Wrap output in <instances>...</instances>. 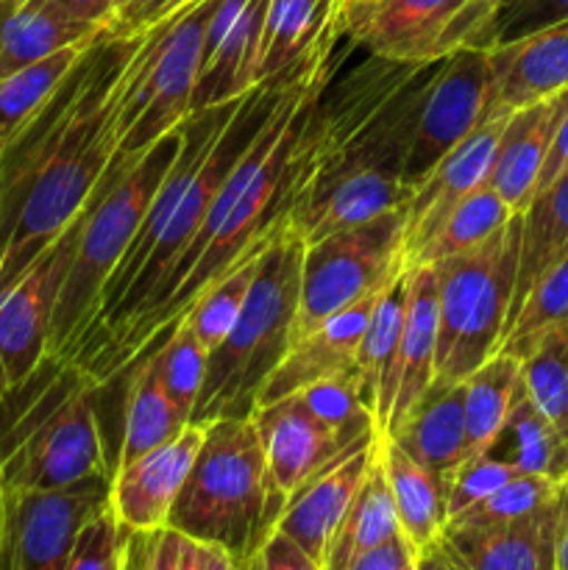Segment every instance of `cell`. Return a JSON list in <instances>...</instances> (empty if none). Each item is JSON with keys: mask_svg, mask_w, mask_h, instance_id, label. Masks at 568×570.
<instances>
[{"mask_svg": "<svg viewBox=\"0 0 568 570\" xmlns=\"http://www.w3.org/2000/svg\"><path fill=\"white\" fill-rule=\"evenodd\" d=\"M143 33H100L53 98L0 148V289L87 209L117 148V106Z\"/></svg>", "mask_w": 568, "mask_h": 570, "instance_id": "1", "label": "cell"}, {"mask_svg": "<svg viewBox=\"0 0 568 570\" xmlns=\"http://www.w3.org/2000/svg\"><path fill=\"white\" fill-rule=\"evenodd\" d=\"M98 390L81 367L45 356L33 376L0 401L3 499L111 476L95 412Z\"/></svg>", "mask_w": 568, "mask_h": 570, "instance_id": "2", "label": "cell"}, {"mask_svg": "<svg viewBox=\"0 0 568 570\" xmlns=\"http://www.w3.org/2000/svg\"><path fill=\"white\" fill-rule=\"evenodd\" d=\"M184 142V122L159 139L143 159L115 178L104 193H95L84 209L76 250L67 265L53 323H50L48 360L72 365L84 337L98 315L100 293L120 265L128 243L143 226V217L165 181Z\"/></svg>", "mask_w": 568, "mask_h": 570, "instance_id": "3", "label": "cell"}, {"mask_svg": "<svg viewBox=\"0 0 568 570\" xmlns=\"http://www.w3.org/2000/svg\"><path fill=\"white\" fill-rule=\"evenodd\" d=\"M267 495L265 445L254 415L217 417L204 423V443L167 527L248 566L273 532Z\"/></svg>", "mask_w": 568, "mask_h": 570, "instance_id": "4", "label": "cell"}, {"mask_svg": "<svg viewBox=\"0 0 568 570\" xmlns=\"http://www.w3.org/2000/svg\"><path fill=\"white\" fill-rule=\"evenodd\" d=\"M304 239L287 232L262 254L251 293L232 332L209 354L206 382L195 404L193 423L217 417H248L256 395L282 356L290 351L301 293Z\"/></svg>", "mask_w": 568, "mask_h": 570, "instance_id": "5", "label": "cell"}, {"mask_svg": "<svg viewBox=\"0 0 568 570\" xmlns=\"http://www.w3.org/2000/svg\"><path fill=\"white\" fill-rule=\"evenodd\" d=\"M212 6L215 0H189L176 14L143 33V42L126 67V89L115 120L117 148L98 193L193 115Z\"/></svg>", "mask_w": 568, "mask_h": 570, "instance_id": "6", "label": "cell"}, {"mask_svg": "<svg viewBox=\"0 0 568 570\" xmlns=\"http://www.w3.org/2000/svg\"><path fill=\"white\" fill-rule=\"evenodd\" d=\"M521 215H512L488 243L438 262V348L434 382L462 384L505 343L516 289Z\"/></svg>", "mask_w": 568, "mask_h": 570, "instance_id": "7", "label": "cell"}, {"mask_svg": "<svg viewBox=\"0 0 568 570\" xmlns=\"http://www.w3.org/2000/svg\"><path fill=\"white\" fill-rule=\"evenodd\" d=\"M407 206L362 226L304 245L301 293L290 345L365 295L382 293L404 276Z\"/></svg>", "mask_w": 568, "mask_h": 570, "instance_id": "8", "label": "cell"}, {"mask_svg": "<svg viewBox=\"0 0 568 570\" xmlns=\"http://www.w3.org/2000/svg\"><path fill=\"white\" fill-rule=\"evenodd\" d=\"M496 6L499 0H368L340 11L337 31L362 53L432 65L460 48H482Z\"/></svg>", "mask_w": 568, "mask_h": 570, "instance_id": "9", "label": "cell"}, {"mask_svg": "<svg viewBox=\"0 0 568 570\" xmlns=\"http://www.w3.org/2000/svg\"><path fill=\"white\" fill-rule=\"evenodd\" d=\"M496 78L490 48H460L438 61L418 95L401 181L415 189L434 165L490 117Z\"/></svg>", "mask_w": 568, "mask_h": 570, "instance_id": "10", "label": "cell"}, {"mask_svg": "<svg viewBox=\"0 0 568 570\" xmlns=\"http://www.w3.org/2000/svg\"><path fill=\"white\" fill-rule=\"evenodd\" d=\"M111 476L3 499L0 570H67L84 523L109 504Z\"/></svg>", "mask_w": 568, "mask_h": 570, "instance_id": "11", "label": "cell"}, {"mask_svg": "<svg viewBox=\"0 0 568 570\" xmlns=\"http://www.w3.org/2000/svg\"><path fill=\"white\" fill-rule=\"evenodd\" d=\"M81 223L84 212L33 259L31 267L0 289V401L26 384L48 356L56 298L76 250Z\"/></svg>", "mask_w": 568, "mask_h": 570, "instance_id": "12", "label": "cell"}, {"mask_svg": "<svg viewBox=\"0 0 568 570\" xmlns=\"http://www.w3.org/2000/svg\"><path fill=\"white\" fill-rule=\"evenodd\" d=\"M254 421L265 445L267 493H271L267 504H271L273 529L295 490L304 488L310 479L349 456L351 451L379 438V434H356L329 426L301 404L298 395L256 406Z\"/></svg>", "mask_w": 568, "mask_h": 570, "instance_id": "13", "label": "cell"}, {"mask_svg": "<svg viewBox=\"0 0 568 570\" xmlns=\"http://www.w3.org/2000/svg\"><path fill=\"white\" fill-rule=\"evenodd\" d=\"M267 9L271 0H215L206 22L193 111L239 100L259 87Z\"/></svg>", "mask_w": 568, "mask_h": 570, "instance_id": "14", "label": "cell"}, {"mask_svg": "<svg viewBox=\"0 0 568 570\" xmlns=\"http://www.w3.org/2000/svg\"><path fill=\"white\" fill-rule=\"evenodd\" d=\"M510 111H493L482 126L473 128L460 145L449 150L429 176L412 189L407 200V239H404V265L410 267L412 256L432 239L440 223L451 209L477 187L488 184L490 167H493L499 137Z\"/></svg>", "mask_w": 568, "mask_h": 570, "instance_id": "15", "label": "cell"}, {"mask_svg": "<svg viewBox=\"0 0 568 570\" xmlns=\"http://www.w3.org/2000/svg\"><path fill=\"white\" fill-rule=\"evenodd\" d=\"M200 443H204V423L189 421L170 443L145 451L143 456L123 462L111 471L109 504L128 532H156L167 527V518L193 471Z\"/></svg>", "mask_w": 568, "mask_h": 570, "instance_id": "16", "label": "cell"}, {"mask_svg": "<svg viewBox=\"0 0 568 570\" xmlns=\"http://www.w3.org/2000/svg\"><path fill=\"white\" fill-rule=\"evenodd\" d=\"M382 293L365 295L362 301L351 304L349 309L337 312L317 328H312L295 345H290L276 371L262 384L259 395H256V406L276 404V401L287 399V395L298 393L310 384L323 382V379L356 373V351H360L362 334H365L373 306H376Z\"/></svg>", "mask_w": 568, "mask_h": 570, "instance_id": "17", "label": "cell"}, {"mask_svg": "<svg viewBox=\"0 0 568 570\" xmlns=\"http://www.w3.org/2000/svg\"><path fill=\"white\" fill-rule=\"evenodd\" d=\"M557 501L505 527L445 523L438 551L451 570H555Z\"/></svg>", "mask_w": 568, "mask_h": 570, "instance_id": "18", "label": "cell"}, {"mask_svg": "<svg viewBox=\"0 0 568 570\" xmlns=\"http://www.w3.org/2000/svg\"><path fill=\"white\" fill-rule=\"evenodd\" d=\"M568 111V87L549 98L510 111L499 137L488 184L505 198L512 212L521 215L532 200L538 176L549 156L557 126Z\"/></svg>", "mask_w": 568, "mask_h": 570, "instance_id": "19", "label": "cell"}, {"mask_svg": "<svg viewBox=\"0 0 568 570\" xmlns=\"http://www.w3.org/2000/svg\"><path fill=\"white\" fill-rule=\"evenodd\" d=\"M373 454H376V440L351 451L349 456L295 490L278 515L276 532L287 534L306 554L323 562V551L354 501L360 484L365 482Z\"/></svg>", "mask_w": 568, "mask_h": 570, "instance_id": "20", "label": "cell"}, {"mask_svg": "<svg viewBox=\"0 0 568 570\" xmlns=\"http://www.w3.org/2000/svg\"><path fill=\"white\" fill-rule=\"evenodd\" d=\"M412 187L401 181L399 173L362 167L334 178L323 193H317L304 209L290 217V232L298 234L304 245L317 243L329 234L362 226L373 217L407 206Z\"/></svg>", "mask_w": 568, "mask_h": 570, "instance_id": "21", "label": "cell"}, {"mask_svg": "<svg viewBox=\"0 0 568 570\" xmlns=\"http://www.w3.org/2000/svg\"><path fill=\"white\" fill-rule=\"evenodd\" d=\"M493 111H516L568 87V20L490 48Z\"/></svg>", "mask_w": 568, "mask_h": 570, "instance_id": "22", "label": "cell"}, {"mask_svg": "<svg viewBox=\"0 0 568 570\" xmlns=\"http://www.w3.org/2000/svg\"><path fill=\"white\" fill-rule=\"evenodd\" d=\"M388 438L449 488L468 460L462 384H432Z\"/></svg>", "mask_w": 568, "mask_h": 570, "instance_id": "23", "label": "cell"}, {"mask_svg": "<svg viewBox=\"0 0 568 570\" xmlns=\"http://www.w3.org/2000/svg\"><path fill=\"white\" fill-rule=\"evenodd\" d=\"M337 0H271L262 37L259 87L310 65L340 39Z\"/></svg>", "mask_w": 568, "mask_h": 570, "instance_id": "24", "label": "cell"}, {"mask_svg": "<svg viewBox=\"0 0 568 570\" xmlns=\"http://www.w3.org/2000/svg\"><path fill=\"white\" fill-rule=\"evenodd\" d=\"M407 304V271L379 295L373 315L362 334L356 351V376H360L362 401L371 410L376 434L384 438L393 415L395 393H399V351L404 332Z\"/></svg>", "mask_w": 568, "mask_h": 570, "instance_id": "25", "label": "cell"}, {"mask_svg": "<svg viewBox=\"0 0 568 570\" xmlns=\"http://www.w3.org/2000/svg\"><path fill=\"white\" fill-rule=\"evenodd\" d=\"M434 348H438V278H434V267H410L407 271L404 332H401L399 351V393H395L388 434L404 421L407 412L432 387Z\"/></svg>", "mask_w": 568, "mask_h": 570, "instance_id": "26", "label": "cell"}, {"mask_svg": "<svg viewBox=\"0 0 568 570\" xmlns=\"http://www.w3.org/2000/svg\"><path fill=\"white\" fill-rule=\"evenodd\" d=\"M379 460L407 543L415 554L438 546L449 523V488L390 438H379Z\"/></svg>", "mask_w": 568, "mask_h": 570, "instance_id": "27", "label": "cell"}, {"mask_svg": "<svg viewBox=\"0 0 568 570\" xmlns=\"http://www.w3.org/2000/svg\"><path fill=\"white\" fill-rule=\"evenodd\" d=\"M100 33L104 28L70 20L48 0H0V78Z\"/></svg>", "mask_w": 568, "mask_h": 570, "instance_id": "28", "label": "cell"}, {"mask_svg": "<svg viewBox=\"0 0 568 570\" xmlns=\"http://www.w3.org/2000/svg\"><path fill=\"white\" fill-rule=\"evenodd\" d=\"M399 515H395L393 495H390L388 479H384L382 460H379V438L376 454H373L371 468H368L365 482L356 490L354 501L345 510L343 521L334 529L326 551H323V570H345L356 557L379 549L388 540L399 538Z\"/></svg>", "mask_w": 568, "mask_h": 570, "instance_id": "29", "label": "cell"}, {"mask_svg": "<svg viewBox=\"0 0 568 570\" xmlns=\"http://www.w3.org/2000/svg\"><path fill=\"white\" fill-rule=\"evenodd\" d=\"M568 250V173L551 181L521 212V250H518L516 289H512L510 323L527 301L540 273ZM507 323V328H510ZM507 334V332H505Z\"/></svg>", "mask_w": 568, "mask_h": 570, "instance_id": "30", "label": "cell"}, {"mask_svg": "<svg viewBox=\"0 0 568 570\" xmlns=\"http://www.w3.org/2000/svg\"><path fill=\"white\" fill-rule=\"evenodd\" d=\"M128 376V401H126V423H123L120 456L115 468L123 462H131L143 456L145 451H154L159 445L170 443L173 438L184 432L189 417L176 406V401L161 387L159 373H156L150 356H139L126 371Z\"/></svg>", "mask_w": 568, "mask_h": 570, "instance_id": "31", "label": "cell"}, {"mask_svg": "<svg viewBox=\"0 0 568 570\" xmlns=\"http://www.w3.org/2000/svg\"><path fill=\"white\" fill-rule=\"evenodd\" d=\"M521 390V362L496 354L462 382L466 393V451L468 460L488 454L505 432L516 395Z\"/></svg>", "mask_w": 568, "mask_h": 570, "instance_id": "32", "label": "cell"}, {"mask_svg": "<svg viewBox=\"0 0 568 570\" xmlns=\"http://www.w3.org/2000/svg\"><path fill=\"white\" fill-rule=\"evenodd\" d=\"M488 454L510 462L518 473H532L546 476L551 482H566L568 479V443L562 434L535 410L529 395L523 393V384L516 395L510 417H507L505 432L499 434L493 449Z\"/></svg>", "mask_w": 568, "mask_h": 570, "instance_id": "33", "label": "cell"}, {"mask_svg": "<svg viewBox=\"0 0 568 570\" xmlns=\"http://www.w3.org/2000/svg\"><path fill=\"white\" fill-rule=\"evenodd\" d=\"M518 215L510 206L505 204L499 193H496L490 184L473 189L468 198H462L454 209L445 215V220L440 223L438 232L432 234L427 245L412 256L410 267H432L438 262L451 259V256L468 254V250L479 248L482 243H488L501 226L510 223V217ZM407 267V271H410Z\"/></svg>", "mask_w": 568, "mask_h": 570, "instance_id": "34", "label": "cell"}, {"mask_svg": "<svg viewBox=\"0 0 568 570\" xmlns=\"http://www.w3.org/2000/svg\"><path fill=\"white\" fill-rule=\"evenodd\" d=\"M92 42L72 45V48L59 50L48 59L33 61L11 76L0 78V148L14 139L17 131L53 98L56 89L70 76L76 61Z\"/></svg>", "mask_w": 568, "mask_h": 570, "instance_id": "35", "label": "cell"}, {"mask_svg": "<svg viewBox=\"0 0 568 570\" xmlns=\"http://www.w3.org/2000/svg\"><path fill=\"white\" fill-rule=\"evenodd\" d=\"M518 362L523 393L568 443V317L555 323Z\"/></svg>", "mask_w": 568, "mask_h": 570, "instance_id": "36", "label": "cell"}, {"mask_svg": "<svg viewBox=\"0 0 568 570\" xmlns=\"http://www.w3.org/2000/svg\"><path fill=\"white\" fill-rule=\"evenodd\" d=\"M262 254H265V250H256V254L245 256V259L239 262V265H234L221 282L206 287L204 293L195 298V304L178 317V321H184L193 328L195 337L204 343V348L209 351V354L226 340V334L232 332L234 323H237L245 298H248L251 293V284H254L256 278V271H259Z\"/></svg>", "mask_w": 568, "mask_h": 570, "instance_id": "37", "label": "cell"}, {"mask_svg": "<svg viewBox=\"0 0 568 570\" xmlns=\"http://www.w3.org/2000/svg\"><path fill=\"white\" fill-rule=\"evenodd\" d=\"M145 354L154 362L167 395L176 401L184 415L193 417V410L206 382V365H209V351L204 348V343L195 337L187 323L176 321L156 340L154 348L145 351Z\"/></svg>", "mask_w": 568, "mask_h": 570, "instance_id": "38", "label": "cell"}, {"mask_svg": "<svg viewBox=\"0 0 568 570\" xmlns=\"http://www.w3.org/2000/svg\"><path fill=\"white\" fill-rule=\"evenodd\" d=\"M568 317V250L540 273L501 343V354L523 360L555 323Z\"/></svg>", "mask_w": 568, "mask_h": 570, "instance_id": "39", "label": "cell"}, {"mask_svg": "<svg viewBox=\"0 0 568 570\" xmlns=\"http://www.w3.org/2000/svg\"><path fill=\"white\" fill-rule=\"evenodd\" d=\"M557 495H560V482L532 476V473H518L499 490L451 518L449 523L451 527H505V523L538 515L546 507L555 504Z\"/></svg>", "mask_w": 568, "mask_h": 570, "instance_id": "40", "label": "cell"}, {"mask_svg": "<svg viewBox=\"0 0 568 570\" xmlns=\"http://www.w3.org/2000/svg\"><path fill=\"white\" fill-rule=\"evenodd\" d=\"M293 395H298L301 404L315 412L329 426L356 434H376V423H373L371 410L362 401L360 376L356 373L323 379V382L310 384V387L298 390Z\"/></svg>", "mask_w": 568, "mask_h": 570, "instance_id": "41", "label": "cell"}, {"mask_svg": "<svg viewBox=\"0 0 568 570\" xmlns=\"http://www.w3.org/2000/svg\"><path fill=\"white\" fill-rule=\"evenodd\" d=\"M128 538L131 532L117 521L111 504H106L78 532L67 570H126Z\"/></svg>", "mask_w": 568, "mask_h": 570, "instance_id": "42", "label": "cell"}, {"mask_svg": "<svg viewBox=\"0 0 568 570\" xmlns=\"http://www.w3.org/2000/svg\"><path fill=\"white\" fill-rule=\"evenodd\" d=\"M560 20H568V0H499L482 48L516 42Z\"/></svg>", "mask_w": 568, "mask_h": 570, "instance_id": "43", "label": "cell"}, {"mask_svg": "<svg viewBox=\"0 0 568 570\" xmlns=\"http://www.w3.org/2000/svg\"><path fill=\"white\" fill-rule=\"evenodd\" d=\"M128 560L137 570H200V543L173 527L131 532Z\"/></svg>", "mask_w": 568, "mask_h": 570, "instance_id": "44", "label": "cell"}, {"mask_svg": "<svg viewBox=\"0 0 568 570\" xmlns=\"http://www.w3.org/2000/svg\"><path fill=\"white\" fill-rule=\"evenodd\" d=\"M512 476H518L516 468L493 454H482L477 460L466 462L449 484V521L460 515L462 510L477 504V501H482L493 490H499L505 482H510Z\"/></svg>", "mask_w": 568, "mask_h": 570, "instance_id": "45", "label": "cell"}, {"mask_svg": "<svg viewBox=\"0 0 568 570\" xmlns=\"http://www.w3.org/2000/svg\"><path fill=\"white\" fill-rule=\"evenodd\" d=\"M184 3L189 0H117L104 33L111 39L137 37V33L150 31L156 22L176 14Z\"/></svg>", "mask_w": 568, "mask_h": 570, "instance_id": "46", "label": "cell"}, {"mask_svg": "<svg viewBox=\"0 0 568 570\" xmlns=\"http://www.w3.org/2000/svg\"><path fill=\"white\" fill-rule=\"evenodd\" d=\"M245 570H323L315 557L306 554L298 543L287 538V534L273 529L259 546L254 557L248 560Z\"/></svg>", "mask_w": 568, "mask_h": 570, "instance_id": "47", "label": "cell"}, {"mask_svg": "<svg viewBox=\"0 0 568 570\" xmlns=\"http://www.w3.org/2000/svg\"><path fill=\"white\" fill-rule=\"evenodd\" d=\"M412 560H415V551L407 543L404 534H399V538L388 540L379 549L356 557L345 570H404Z\"/></svg>", "mask_w": 568, "mask_h": 570, "instance_id": "48", "label": "cell"}, {"mask_svg": "<svg viewBox=\"0 0 568 570\" xmlns=\"http://www.w3.org/2000/svg\"><path fill=\"white\" fill-rule=\"evenodd\" d=\"M56 11L76 22H87V26L104 28L109 26L111 11H115L117 0H48Z\"/></svg>", "mask_w": 568, "mask_h": 570, "instance_id": "49", "label": "cell"}, {"mask_svg": "<svg viewBox=\"0 0 568 570\" xmlns=\"http://www.w3.org/2000/svg\"><path fill=\"white\" fill-rule=\"evenodd\" d=\"M562 173H568V111L562 115L560 126H557L555 139H551L549 156H546L543 170H540V176H538V187H535V195L543 193V189L549 187L551 181H557ZM535 195H532V198H535Z\"/></svg>", "mask_w": 568, "mask_h": 570, "instance_id": "50", "label": "cell"}, {"mask_svg": "<svg viewBox=\"0 0 568 570\" xmlns=\"http://www.w3.org/2000/svg\"><path fill=\"white\" fill-rule=\"evenodd\" d=\"M555 568L568 570V479L560 484L555 518Z\"/></svg>", "mask_w": 568, "mask_h": 570, "instance_id": "51", "label": "cell"}, {"mask_svg": "<svg viewBox=\"0 0 568 570\" xmlns=\"http://www.w3.org/2000/svg\"><path fill=\"white\" fill-rule=\"evenodd\" d=\"M200 570H245L228 551L200 543Z\"/></svg>", "mask_w": 568, "mask_h": 570, "instance_id": "52", "label": "cell"}, {"mask_svg": "<svg viewBox=\"0 0 568 570\" xmlns=\"http://www.w3.org/2000/svg\"><path fill=\"white\" fill-rule=\"evenodd\" d=\"M415 570H451L449 562L443 560V554L438 551V546L427 551H418L415 554Z\"/></svg>", "mask_w": 568, "mask_h": 570, "instance_id": "53", "label": "cell"}, {"mask_svg": "<svg viewBox=\"0 0 568 570\" xmlns=\"http://www.w3.org/2000/svg\"><path fill=\"white\" fill-rule=\"evenodd\" d=\"M340 3V11L345 9V6H356V3H368V0H337Z\"/></svg>", "mask_w": 568, "mask_h": 570, "instance_id": "54", "label": "cell"}, {"mask_svg": "<svg viewBox=\"0 0 568 570\" xmlns=\"http://www.w3.org/2000/svg\"><path fill=\"white\" fill-rule=\"evenodd\" d=\"M126 570H137V568H134V562L128 560V551H126Z\"/></svg>", "mask_w": 568, "mask_h": 570, "instance_id": "55", "label": "cell"}, {"mask_svg": "<svg viewBox=\"0 0 568 570\" xmlns=\"http://www.w3.org/2000/svg\"><path fill=\"white\" fill-rule=\"evenodd\" d=\"M0 515H3V493H0Z\"/></svg>", "mask_w": 568, "mask_h": 570, "instance_id": "56", "label": "cell"}, {"mask_svg": "<svg viewBox=\"0 0 568 570\" xmlns=\"http://www.w3.org/2000/svg\"><path fill=\"white\" fill-rule=\"evenodd\" d=\"M404 570H415V560H412V562H410V566H407Z\"/></svg>", "mask_w": 568, "mask_h": 570, "instance_id": "57", "label": "cell"}, {"mask_svg": "<svg viewBox=\"0 0 568 570\" xmlns=\"http://www.w3.org/2000/svg\"><path fill=\"white\" fill-rule=\"evenodd\" d=\"M555 570H557V568H555Z\"/></svg>", "mask_w": 568, "mask_h": 570, "instance_id": "58", "label": "cell"}]
</instances>
